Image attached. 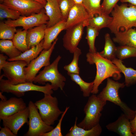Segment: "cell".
<instances>
[{"mask_svg": "<svg viewBox=\"0 0 136 136\" xmlns=\"http://www.w3.org/2000/svg\"><path fill=\"white\" fill-rule=\"evenodd\" d=\"M87 61L90 64H95L96 69V75L91 93H98L99 85L105 79L110 77L115 80L121 78V73L116 66L112 62L101 56L98 52L88 53L86 54Z\"/></svg>", "mask_w": 136, "mask_h": 136, "instance_id": "cell-1", "label": "cell"}, {"mask_svg": "<svg viewBox=\"0 0 136 136\" xmlns=\"http://www.w3.org/2000/svg\"><path fill=\"white\" fill-rule=\"evenodd\" d=\"M113 20L108 28L115 34L136 27V5L126 3L117 4L111 13Z\"/></svg>", "mask_w": 136, "mask_h": 136, "instance_id": "cell-2", "label": "cell"}, {"mask_svg": "<svg viewBox=\"0 0 136 136\" xmlns=\"http://www.w3.org/2000/svg\"><path fill=\"white\" fill-rule=\"evenodd\" d=\"M106 101L98 97L95 94L90 96L85 106L83 111L85 116L78 126L85 129H91L98 124L102 114L101 112Z\"/></svg>", "mask_w": 136, "mask_h": 136, "instance_id": "cell-3", "label": "cell"}, {"mask_svg": "<svg viewBox=\"0 0 136 136\" xmlns=\"http://www.w3.org/2000/svg\"><path fill=\"white\" fill-rule=\"evenodd\" d=\"M107 80L106 87L97 96L103 100L109 101L118 106L130 120L133 119L135 114V111L121 100L119 94V89L125 86L124 83L115 81L110 78Z\"/></svg>", "mask_w": 136, "mask_h": 136, "instance_id": "cell-4", "label": "cell"}, {"mask_svg": "<svg viewBox=\"0 0 136 136\" xmlns=\"http://www.w3.org/2000/svg\"><path fill=\"white\" fill-rule=\"evenodd\" d=\"M61 57L58 55L53 62L45 67L35 78L33 82L44 85L47 82L51 83L52 90L56 91L59 88L63 90L65 85L66 78L58 71V66Z\"/></svg>", "mask_w": 136, "mask_h": 136, "instance_id": "cell-5", "label": "cell"}, {"mask_svg": "<svg viewBox=\"0 0 136 136\" xmlns=\"http://www.w3.org/2000/svg\"><path fill=\"white\" fill-rule=\"evenodd\" d=\"M44 94L43 98L34 104L43 121L48 125H53L63 111L59 109L56 97L53 96L51 94Z\"/></svg>", "mask_w": 136, "mask_h": 136, "instance_id": "cell-6", "label": "cell"}, {"mask_svg": "<svg viewBox=\"0 0 136 136\" xmlns=\"http://www.w3.org/2000/svg\"><path fill=\"white\" fill-rule=\"evenodd\" d=\"M0 90L2 92L11 93L18 97L24 95L25 92L36 91L44 94H52L53 93L51 84L48 83L45 86H41L34 84L33 82H26L16 85L12 84L8 80H0Z\"/></svg>", "mask_w": 136, "mask_h": 136, "instance_id": "cell-7", "label": "cell"}, {"mask_svg": "<svg viewBox=\"0 0 136 136\" xmlns=\"http://www.w3.org/2000/svg\"><path fill=\"white\" fill-rule=\"evenodd\" d=\"M58 40L56 38L52 43L50 48L48 50L44 49L40 55L32 60L24 69L26 82H33L37 74L43 67L50 64V58Z\"/></svg>", "mask_w": 136, "mask_h": 136, "instance_id": "cell-8", "label": "cell"}, {"mask_svg": "<svg viewBox=\"0 0 136 136\" xmlns=\"http://www.w3.org/2000/svg\"><path fill=\"white\" fill-rule=\"evenodd\" d=\"M29 128L24 136H41V134L49 132L54 127L45 122L42 120L38 109L32 101H29Z\"/></svg>", "mask_w": 136, "mask_h": 136, "instance_id": "cell-9", "label": "cell"}, {"mask_svg": "<svg viewBox=\"0 0 136 136\" xmlns=\"http://www.w3.org/2000/svg\"><path fill=\"white\" fill-rule=\"evenodd\" d=\"M27 65L22 60L7 61L2 68L3 75L14 85L26 82L24 69Z\"/></svg>", "mask_w": 136, "mask_h": 136, "instance_id": "cell-10", "label": "cell"}, {"mask_svg": "<svg viewBox=\"0 0 136 136\" xmlns=\"http://www.w3.org/2000/svg\"><path fill=\"white\" fill-rule=\"evenodd\" d=\"M43 9L39 13L27 16H21L18 19L15 20L9 19L4 22L8 26L15 27L22 26L24 30H27L33 27L47 23L49 18Z\"/></svg>", "mask_w": 136, "mask_h": 136, "instance_id": "cell-11", "label": "cell"}, {"mask_svg": "<svg viewBox=\"0 0 136 136\" xmlns=\"http://www.w3.org/2000/svg\"><path fill=\"white\" fill-rule=\"evenodd\" d=\"M3 3L8 8L20 12L22 16L39 13L44 7L34 0H4Z\"/></svg>", "mask_w": 136, "mask_h": 136, "instance_id": "cell-12", "label": "cell"}, {"mask_svg": "<svg viewBox=\"0 0 136 136\" xmlns=\"http://www.w3.org/2000/svg\"><path fill=\"white\" fill-rule=\"evenodd\" d=\"M85 27L82 23L66 29L63 38V46L71 53H73L82 38L84 27Z\"/></svg>", "mask_w": 136, "mask_h": 136, "instance_id": "cell-13", "label": "cell"}, {"mask_svg": "<svg viewBox=\"0 0 136 136\" xmlns=\"http://www.w3.org/2000/svg\"><path fill=\"white\" fill-rule=\"evenodd\" d=\"M29 110L28 107L24 109L2 119L3 126L9 128L17 136L18 131L25 123L28 125Z\"/></svg>", "mask_w": 136, "mask_h": 136, "instance_id": "cell-14", "label": "cell"}, {"mask_svg": "<svg viewBox=\"0 0 136 136\" xmlns=\"http://www.w3.org/2000/svg\"><path fill=\"white\" fill-rule=\"evenodd\" d=\"M22 98L12 97L8 100L0 101V120L11 116L26 108Z\"/></svg>", "mask_w": 136, "mask_h": 136, "instance_id": "cell-15", "label": "cell"}, {"mask_svg": "<svg viewBox=\"0 0 136 136\" xmlns=\"http://www.w3.org/2000/svg\"><path fill=\"white\" fill-rule=\"evenodd\" d=\"M90 18L83 5L75 4L70 10L66 21L65 29L82 23L87 26L89 25L88 20Z\"/></svg>", "mask_w": 136, "mask_h": 136, "instance_id": "cell-16", "label": "cell"}, {"mask_svg": "<svg viewBox=\"0 0 136 136\" xmlns=\"http://www.w3.org/2000/svg\"><path fill=\"white\" fill-rule=\"evenodd\" d=\"M109 131L121 136H134L132 133L130 120L124 114H122L115 121L106 126Z\"/></svg>", "mask_w": 136, "mask_h": 136, "instance_id": "cell-17", "label": "cell"}, {"mask_svg": "<svg viewBox=\"0 0 136 136\" xmlns=\"http://www.w3.org/2000/svg\"><path fill=\"white\" fill-rule=\"evenodd\" d=\"M44 7L45 12L49 18L47 27H51L62 20L58 0H46Z\"/></svg>", "mask_w": 136, "mask_h": 136, "instance_id": "cell-18", "label": "cell"}, {"mask_svg": "<svg viewBox=\"0 0 136 136\" xmlns=\"http://www.w3.org/2000/svg\"><path fill=\"white\" fill-rule=\"evenodd\" d=\"M66 29V21L62 20L54 25L47 27L45 30L43 47L48 50L51 47L52 43L59 33Z\"/></svg>", "mask_w": 136, "mask_h": 136, "instance_id": "cell-19", "label": "cell"}, {"mask_svg": "<svg viewBox=\"0 0 136 136\" xmlns=\"http://www.w3.org/2000/svg\"><path fill=\"white\" fill-rule=\"evenodd\" d=\"M113 39L114 42L121 45H126L136 48V29L130 28L124 31L118 32L114 34Z\"/></svg>", "mask_w": 136, "mask_h": 136, "instance_id": "cell-20", "label": "cell"}, {"mask_svg": "<svg viewBox=\"0 0 136 136\" xmlns=\"http://www.w3.org/2000/svg\"><path fill=\"white\" fill-rule=\"evenodd\" d=\"M47 25L43 24L27 30V44L29 49L39 44L44 38Z\"/></svg>", "mask_w": 136, "mask_h": 136, "instance_id": "cell-21", "label": "cell"}, {"mask_svg": "<svg viewBox=\"0 0 136 136\" xmlns=\"http://www.w3.org/2000/svg\"><path fill=\"white\" fill-rule=\"evenodd\" d=\"M77 119L76 117L74 125L71 128L65 136H99L101 133L102 128L99 124L91 129H85L78 126Z\"/></svg>", "mask_w": 136, "mask_h": 136, "instance_id": "cell-22", "label": "cell"}, {"mask_svg": "<svg viewBox=\"0 0 136 136\" xmlns=\"http://www.w3.org/2000/svg\"><path fill=\"white\" fill-rule=\"evenodd\" d=\"M112 61L118 67L125 77V86L129 87L136 83V70L131 67L126 66L122 60L116 58Z\"/></svg>", "mask_w": 136, "mask_h": 136, "instance_id": "cell-23", "label": "cell"}, {"mask_svg": "<svg viewBox=\"0 0 136 136\" xmlns=\"http://www.w3.org/2000/svg\"><path fill=\"white\" fill-rule=\"evenodd\" d=\"M44 40H43L37 45L31 48L18 56L13 58H9V61L18 60H22L26 61L28 64L32 60L38 57L39 54L44 49L43 47Z\"/></svg>", "mask_w": 136, "mask_h": 136, "instance_id": "cell-24", "label": "cell"}, {"mask_svg": "<svg viewBox=\"0 0 136 136\" xmlns=\"http://www.w3.org/2000/svg\"><path fill=\"white\" fill-rule=\"evenodd\" d=\"M105 44L104 49L98 53L103 57L112 61L116 58L117 47L109 34L106 33L105 35Z\"/></svg>", "mask_w": 136, "mask_h": 136, "instance_id": "cell-25", "label": "cell"}, {"mask_svg": "<svg viewBox=\"0 0 136 136\" xmlns=\"http://www.w3.org/2000/svg\"><path fill=\"white\" fill-rule=\"evenodd\" d=\"M112 20L113 17L109 14L102 13L100 15L90 18L88 20V25L99 30L102 28L108 27Z\"/></svg>", "mask_w": 136, "mask_h": 136, "instance_id": "cell-26", "label": "cell"}, {"mask_svg": "<svg viewBox=\"0 0 136 136\" xmlns=\"http://www.w3.org/2000/svg\"><path fill=\"white\" fill-rule=\"evenodd\" d=\"M0 51L1 53H5L10 59L15 58L22 53L15 46L12 41L8 40H0Z\"/></svg>", "mask_w": 136, "mask_h": 136, "instance_id": "cell-27", "label": "cell"}, {"mask_svg": "<svg viewBox=\"0 0 136 136\" xmlns=\"http://www.w3.org/2000/svg\"><path fill=\"white\" fill-rule=\"evenodd\" d=\"M71 80L79 86L81 91L83 92L84 97H89L93 89L94 82L88 83L84 81L79 74H72L67 73Z\"/></svg>", "mask_w": 136, "mask_h": 136, "instance_id": "cell-28", "label": "cell"}, {"mask_svg": "<svg viewBox=\"0 0 136 136\" xmlns=\"http://www.w3.org/2000/svg\"><path fill=\"white\" fill-rule=\"evenodd\" d=\"M27 30L17 31L12 39L15 46L22 52H24L28 49L26 41Z\"/></svg>", "mask_w": 136, "mask_h": 136, "instance_id": "cell-29", "label": "cell"}, {"mask_svg": "<svg viewBox=\"0 0 136 136\" xmlns=\"http://www.w3.org/2000/svg\"><path fill=\"white\" fill-rule=\"evenodd\" d=\"M101 0H83V5L88 13L90 17L100 15L102 13Z\"/></svg>", "mask_w": 136, "mask_h": 136, "instance_id": "cell-30", "label": "cell"}, {"mask_svg": "<svg viewBox=\"0 0 136 136\" xmlns=\"http://www.w3.org/2000/svg\"><path fill=\"white\" fill-rule=\"evenodd\" d=\"M116 56L117 58L121 60L131 57H136V48L126 45L117 47Z\"/></svg>", "mask_w": 136, "mask_h": 136, "instance_id": "cell-31", "label": "cell"}, {"mask_svg": "<svg viewBox=\"0 0 136 136\" xmlns=\"http://www.w3.org/2000/svg\"><path fill=\"white\" fill-rule=\"evenodd\" d=\"M87 34L86 37L87 40L89 49V52L91 53L96 52L95 46V42L96 37L99 34V30L96 28L88 25L86 26Z\"/></svg>", "mask_w": 136, "mask_h": 136, "instance_id": "cell-32", "label": "cell"}, {"mask_svg": "<svg viewBox=\"0 0 136 136\" xmlns=\"http://www.w3.org/2000/svg\"><path fill=\"white\" fill-rule=\"evenodd\" d=\"M73 53L74 56L72 60L69 64L65 65L64 67V69L67 73L79 74L80 69L78 65V61L79 57L82 54L81 51L77 47Z\"/></svg>", "mask_w": 136, "mask_h": 136, "instance_id": "cell-33", "label": "cell"}, {"mask_svg": "<svg viewBox=\"0 0 136 136\" xmlns=\"http://www.w3.org/2000/svg\"><path fill=\"white\" fill-rule=\"evenodd\" d=\"M19 12L10 9L3 4H0V19L9 18L12 20H16L21 16Z\"/></svg>", "mask_w": 136, "mask_h": 136, "instance_id": "cell-34", "label": "cell"}, {"mask_svg": "<svg viewBox=\"0 0 136 136\" xmlns=\"http://www.w3.org/2000/svg\"><path fill=\"white\" fill-rule=\"evenodd\" d=\"M17 30L16 27L10 26L5 22H0V39L1 40H12Z\"/></svg>", "mask_w": 136, "mask_h": 136, "instance_id": "cell-35", "label": "cell"}, {"mask_svg": "<svg viewBox=\"0 0 136 136\" xmlns=\"http://www.w3.org/2000/svg\"><path fill=\"white\" fill-rule=\"evenodd\" d=\"M62 20L66 21L69 12L75 4L73 0H58Z\"/></svg>", "mask_w": 136, "mask_h": 136, "instance_id": "cell-36", "label": "cell"}, {"mask_svg": "<svg viewBox=\"0 0 136 136\" xmlns=\"http://www.w3.org/2000/svg\"><path fill=\"white\" fill-rule=\"evenodd\" d=\"M69 107H66L65 110L61 114L58 122L54 128L51 131L41 134V136H62L61 132V125L63 119L68 110Z\"/></svg>", "mask_w": 136, "mask_h": 136, "instance_id": "cell-37", "label": "cell"}, {"mask_svg": "<svg viewBox=\"0 0 136 136\" xmlns=\"http://www.w3.org/2000/svg\"><path fill=\"white\" fill-rule=\"evenodd\" d=\"M120 0H103L101 4L102 13L109 14Z\"/></svg>", "mask_w": 136, "mask_h": 136, "instance_id": "cell-38", "label": "cell"}, {"mask_svg": "<svg viewBox=\"0 0 136 136\" xmlns=\"http://www.w3.org/2000/svg\"><path fill=\"white\" fill-rule=\"evenodd\" d=\"M0 136H16L11 129L7 126L0 127Z\"/></svg>", "mask_w": 136, "mask_h": 136, "instance_id": "cell-39", "label": "cell"}, {"mask_svg": "<svg viewBox=\"0 0 136 136\" xmlns=\"http://www.w3.org/2000/svg\"><path fill=\"white\" fill-rule=\"evenodd\" d=\"M8 58L7 56L4 55L2 53L0 54V73H1V71L2 70L3 67L6 63L7 61L6 60Z\"/></svg>", "mask_w": 136, "mask_h": 136, "instance_id": "cell-40", "label": "cell"}, {"mask_svg": "<svg viewBox=\"0 0 136 136\" xmlns=\"http://www.w3.org/2000/svg\"><path fill=\"white\" fill-rule=\"evenodd\" d=\"M135 111V114L134 118L133 119L130 120L131 132L133 134L136 133V109Z\"/></svg>", "mask_w": 136, "mask_h": 136, "instance_id": "cell-41", "label": "cell"}, {"mask_svg": "<svg viewBox=\"0 0 136 136\" xmlns=\"http://www.w3.org/2000/svg\"><path fill=\"white\" fill-rule=\"evenodd\" d=\"M120 1L123 3L128 2L130 4L136 5V0H120Z\"/></svg>", "mask_w": 136, "mask_h": 136, "instance_id": "cell-42", "label": "cell"}, {"mask_svg": "<svg viewBox=\"0 0 136 136\" xmlns=\"http://www.w3.org/2000/svg\"><path fill=\"white\" fill-rule=\"evenodd\" d=\"M36 1L43 5L44 7L46 3V0H34Z\"/></svg>", "mask_w": 136, "mask_h": 136, "instance_id": "cell-43", "label": "cell"}, {"mask_svg": "<svg viewBox=\"0 0 136 136\" xmlns=\"http://www.w3.org/2000/svg\"><path fill=\"white\" fill-rule=\"evenodd\" d=\"M75 4L83 5V0H73Z\"/></svg>", "mask_w": 136, "mask_h": 136, "instance_id": "cell-44", "label": "cell"}, {"mask_svg": "<svg viewBox=\"0 0 136 136\" xmlns=\"http://www.w3.org/2000/svg\"><path fill=\"white\" fill-rule=\"evenodd\" d=\"M2 93L1 92H0V98L1 99V100L3 101L6 100L7 99L6 97L4 95H3Z\"/></svg>", "mask_w": 136, "mask_h": 136, "instance_id": "cell-45", "label": "cell"}, {"mask_svg": "<svg viewBox=\"0 0 136 136\" xmlns=\"http://www.w3.org/2000/svg\"><path fill=\"white\" fill-rule=\"evenodd\" d=\"M4 0H0V2H3Z\"/></svg>", "mask_w": 136, "mask_h": 136, "instance_id": "cell-46", "label": "cell"}, {"mask_svg": "<svg viewBox=\"0 0 136 136\" xmlns=\"http://www.w3.org/2000/svg\"><path fill=\"white\" fill-rule=\"evenodd\" d=\"M134 136H136V133L133 134Z\"/></svg>", "mask_w": 136, "mask_h": 136, "instance_id": "cell-47", "label": "cell"}]
</instances>
